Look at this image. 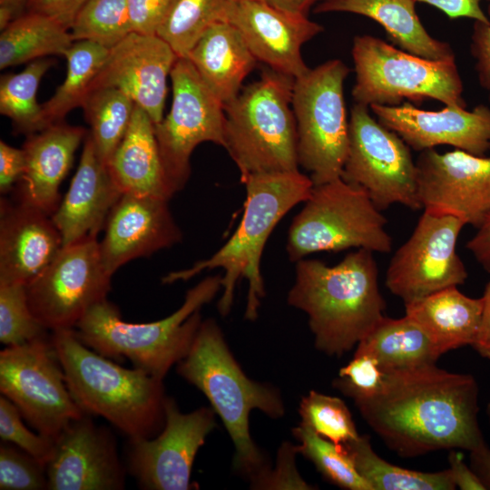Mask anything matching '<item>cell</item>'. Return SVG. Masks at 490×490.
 <instances>
[{
	"mask_svg": "<svg viewBox=\"0 0 490 490\" xmlns=\"http://www.w3.org/2000/svg\"><path fill=\"white\" fill-rule=\"evenodd\" d=\"M384 374L373 356L356 350L352 359L339 369L333 387L355 403L377 393L382 387Z\"/></svg>",
	"mask_w": 490,
	"mask_h": 490,
	"instance_id": "cell-42",
	"label": "cell"
},
{
	"mask_svg": "<svg viewBox=\"0 0 490 490\" xmlns=\"http://www.w3.org/2000/svg\"><path fill=\"white\" fill-rule=\"evenodd\" d=\"M300 423L337 446L359 436L351 413L339 397L311 390L299 403Z\"/></svg>",
	"mask_w": 490,
	"mask_h": 490,
	"instance_id": "cell-39",
	"label": "cell"
},
{
	"mask_svg": "<svg viewBox=\"0 0 490 490\" xmlns=\"http://www.w3.org/2000/svg\"><path fill=\"white\" fill-rule=\"evenodd\" d=\"M27 0H0V29L6 27L26 9Z\"/></svg>",
	"mask_w": 490,
	"mask_h": 490,
	"instance_id": "cell-54",
	"label": "cell"
},
{
	"mask_svg": "<svg viewBox=\"0 0 490 490\" xmlns=\"http://www.w3.org/2000/svg\"><path fill=\"white\" fill-rule=\"evenodd\" d=\"M287 12L308 15L311 6L318 0H256Z\"/></svg>",
	"mask_w": 490,
	"mask_h": 490,
	"instance_id": "cell-55",
	"label": "cell"
},
{
	"mask_svg": "<svg viewBox=\"0 0 490 490\" xmlns=\"http://www.w3.org/2000/svg\"><path fill=\"white\" fill-rule=\"evenodd\" d=\"M294 78L270 68L224 104L225 149L241 182L250 175L299 171L291 106Z\"/></svg>",
	"mask_w": 490,
	"mask_h": 490,
	"instance_id": "cell-7",
	"label": "cell"
},
{
	"mask_svg": "<svg viewBox=\"0 0 490 490\" xmlns=\"http://www.w3.org/2000/svg\"><path fill=\"white\" fill-rule=\"evenodd\" d=\"M17 407L5 397H0V437L15 445L46 466L54 442L30 431Z\"/></svg>",
	"mask_w": 490,
	"mask_h": 490,
	"instance_id": "cell-43",
	"label": "cell"
},
{
	"mask_svg": "<svg viewBox=\"0 0 490 490\" xmlns=\"http://www.w3.org/2000/svg\"><path fill=\"white\" fill-rule=\"evenodd\" d=\"M409 148L398 134L377 122L368 106L355 103L341 178L363 189L380 211L393 204L423 209Z\"/></svg>",
	"mask_w": 490,
	"mask_h": 490,
	"instance_id": "cell-12",
	"label": "cell"
},
{
	"mask_svg": "<svg viewBox=\"0 0 490 490\" xmlns=\"http://www.w3.org/2000/svg\"><path fill=\"white\" fill-rule=\"evenodd\" d=\"M369 108L382 125L416 151L451 145L484 156L490 150V108L484 104L472 111L457 106L426 111L409 102L396 106L373 104Z\"/></svg>",
	"mask_w": 490,
	"mask_h": 490,
	"instance_id": "cell-21",
	"label": "cell"
},
{
	"mask_svg": "<svg viewBox=\"0 0 490 490\" xmlns=\"http://www.w3.org/2000/svg\"><path fill=\"white\" fill-rule=\"evenodd\" d=\"M230 0H172L157 35L186 57L203 32L223 21Z\"/></svg>",
	"mask_w": 490,
	"mask_h": 490,
	"instance_id": "cell-36",
	"label": "cell"
},
{
	"mask_svg": "<svg viewBox=\"0 0 490 490\" xmlns=\"http://www.w3.org/2000/svg\"><path fill=\"white\" fill-rule=\"evenodd\" d=\"M292 433L299 442L297 453L309 459L327 481L348 490H373L342 446L320 436L302 423L292 428Z\"/></svg>",
	"mask_w": 490,
	"mask_h": 490,
	"instance_id": "cell-37",
	"label": "cell"
},
{
	"mask_svg": "<svg viewBox=\"0 0 490 490\" xmlns=\"http://www.w3.org/2000/svg\"><path fill=\"white\" fill-rule=\"evenodd\" d=\"M471 51L480 84L488 91L490 97V24L475 22Z\"/></svg>",
	"mask_w": 490,
	"mask_h": 490,
	"instance_id": "cell-48",
	"label": "cell"
},
{
	"mask_svg": "<svg viewBox=\"0 0 490 490\" xmlns=\"http://www.w3.org/2000/svg\"><path fill=\"white\" fill-rule=\"evenodd\" d=\"M466 223L460 219L424 210L409 239L388 265L386 285L404 304L465 283L467 271L456 253Z\"/></svg>",
	"mask_w": 490,
	"mask_h": 490,
	"instance_id": "cell-15",
	"label": "cell"
},
{
	"mask_svg": "<svg viewBox=\"0 0 490 490\" xmlns=\"http://www.w3.org/2000/svg\"><path fill=\"white\" fill-rule=\"evenodd\" d=\"M186 57L223 105L240 93L257 63L240 32L225 20L209 26Z\"/></svg>",
	"mask_w": 490,
	"mask_h": 490,
	"instance_id": "cell-27",
	"label": "cell"
},
{
	"mask_svg": "<svg viewBox=\"0 0 490 490\" xmlns=\"http://www.w3.org/2000/svg\"><path fill=\"white\" fill-rule=\"evenodd\" d=\"M416 0H321L317 14L346 12L367 16L378 23L402 50L430 59L455 58L447 43L432 37L415 9Z\"/></svg>",
	"mask_w": 490,
	"mask_h": 490,
	"instance_id": "cell-29",
	"label": "cell"
},
{
	"mask_svg": "<svg viewBox=\"0 0 490 490\" xmlns=\"http://www.w3.org/2000/svg\"><path fill=\"white\" fill-rule=\"evenodd\" d=\"M168 200L122 193L109 214L101 254L113 276L129 261L148 257L182 239L168 206Z\"/></svg>",
	"mask_w": 490,
	"mask_h": 490,
	"instance_id": "cell-22",
	"label": "cell"
},
{
	"mask_svg": "<svg viewBox=\"0 0 490 490\" xmlns=\"http://www.w3.org/2000/svg\"><path fill=\"white\" fill-rule=\"evenodd\" d=\"M74 41L70 30L56 20L25 11L0 34V69L44 58L64 55Z\"/></svg>",
	"mask_w": 490,
	"mask_h": 490,
	"instance_id": "cell-31",
	"label": "cell"
},
{
	"mask_svg": "<svg viewBox=\"0 0 490 490\" xmlns=\"http://www.w3.org/2000/svg\"><path fill=\"white\" fill-rule=\"evenodd\" d=\"M380 211L363 189L341 177L314 185L289 230V260L350 248L388 253L393 242Z\"/></svg>",
	"mask_w": 490,
	"mask_h": 490,
	"instance_id": "cell-9",
	"label": "cell"
},
{
	"mask_svg": "<svg viewBox=\"0 0 490 490\" xmlns=\"http://www.w3.org/2000/svg\"><path fill=\"white\" fill-rule=\"evenodd\" d=\"M122 194L87 133L77 171L51 216L62 237L63 247L97 237Z\"/></svg>",
	"mask_w": 490,
	"mask_h": 490,
	"instance_id": "cell-24",
	"label": "cell"
},
{
	"mask_svg": "<svg viewBox=\"0 0 490 490\" xmlns=\"http://www.w3.org/2000/svg\"><path fill=\"white\" fill-rule=\"evenodd\" d=\"M54 64L52 58H40L28 63L18 74L1 76L0 113L11 119L17 133L28 136L48 127L36 93L42 77Z\"/></svg>",
	"mask_w": 490,
	"mask_h": 490,
	"instance_id": "cell-35",
	"label": "cell"
},
{
	"mask_svg": "<svg viewBox=\"0 0 490 490\" xmlns=\"http://www.w3.org/2000/svg\"><path fill=\"white\" fill-rule=\"evenodd\" d=\"M358 472L373 490H454L449 469L421 472L400 467L380 457L373 449L370 438L362 435L342 446Z\"/></svg>",
	"mask_w": 490,
	"mask_h": 490,
	"instance_id": "cell-32",
	"label": "cell"
},
{
	"mask_svg": "<svg viewBox=\"0 0 490 490\" xmlns=\"http://www.w3.org/2000/svg\"><path fill=\"white\" fill-rule=\"evenodd\" d=\"M485 413L488 419V423L490 425V402L486 406Z\"/></svg>",
	"mask_w": 490,
	"mask_h": 490,
	"instance_id": "cell-56",
	"label": "cell"
},
{
	"mask_svg": "<svg viewBox=\"0 0 490 490\" xmlns=\"http://www.w3.org/2000/svg\"><path fill=\"white\" fill-rule=\"evenodd\" d=\"M449 451L448 469L456 487L461 490H486L471 466L465 463L463 455L456 449Z\"/></svg>",
	"mask_w": 490,
	"mask_h": 490,
	"instance_id": "cell-50",
	"label": "cell"
},
{
	"mask_svg": "<svg viewBox=\"0 0 490 490\" xmlns=\"http://www.w3.org/2000/svg\"><path fill=\"white\" fill-rule=\"evenodd\" d=\"M112 277L97 237L86 238L63 247L25 286L29 307L47 330L74 328L92 307L107 299Z\"/></svg>",
	"mask_w": 490,
	"mask_h": 490,
	"instance_id": "cell-14",
	"label": "cell"
},
{
	"mask_svg": "<svg viewBox=\"0 0 490 490\" xmlns=\"http://www.w3.org/2000/svg\"><path fill=\"white\" fill-rule=\"evenodd\" d=\"M50 490H121L126 467L111 431L89 415L72 421L56 438L45 466Z\"/></svg>",
	"mask_w": 490,
	"mask_h": 490,
	"instance_id": "cell-18",
	"label": "cell"
},
{
	"mask_svg": "<svg viewBox=\"0 0 490 490\" xmlns=\"http://www.w3.org/2000/svg\"><path fill=\"white\" fill-rule=\"evenodd\" d=\"M172 103L154 124L168 183L175 194L191 175L190 159L201 143L225 147L224 105L201 79L187 57H178L171 72Z\"/></svg>",
	"mask_w": 490,
	"mask_h": 490,
	"instance_id": "cell-13",
	"label": "cell"
},
{
	"mask_svg": "<svg viewBox=\"0 0 490 490\" xmlns=\"http://www.w3.org/2000/svg\"><path fill=\"white\" fill-rule=\"evenodd\" d=\"M482 299L481 325L473 348L481 357L490 359V280L485 287Z\"/></svg>",
	"mask_w": 490,
	"mask_h": 490,
	"instance_id": "cell-52",
	"label": "cell"
},
{
	"mask_svg": "<svg viewBox=\"0 0 490 490\" xmlns=\"http://www.w3.org/2000/svg\"><path fill=\"white\" fill-rule=\"evenodd\" d=\"M0 209V282L26 286L62 250V237L35 207L2 199Z\"/></svg>",
	"mask_w": 490,
	"mask_h": 490,
	"instance_id": "cell-23",
	"label": "cell"
},
{
	"mask_svg": "<svg viewBox=\"0 0 490 490\" xmlns=\"http://www.w3.org/2000/svg\"><path fill=\"white\" fill-rule=\"evenodd\" d=\"M177 373L210 401L234 445L233 465L250 480L269 466L251 438L249 416L258 409L279 418L285 407L279 390L249 378L230 352L220 328L212 318L201 321Z\"/></svg>",
	"mask_w": 490,
	"mask_h": 490,
	"instance_id": "cell-5",
	"label": "cell"
},
{
	"mask_svg": "<svg viewBox=\"0 0 490 490\" xmlns=\"http://www.w3.org/2000/svg\"><path fill=\"white\" fill-rule=\"evenodd\" d=\"M384 371L435 364L441 356L427 335L411 318L383 317L358 343Z\"/></svg>",
	"mask_w": 490,
	"mask_h": 490,
	"instance_id": "cell-30",
	"label": "cell"
},
{
	"mask_svg": "<svg viewBox=\"0 0 490 490\" xmlns=\"http://www.w3.org/2000/svg\"><path fill=\"white\" fill-rule=\"evenodd\" d=\"M122 193L170 201L174 195L162 162L154 122L135 105L130 126L108 164Z\"/></svg>",
	"mask_w": 490,
	"mask_h": 490,
	"instance_id": "cell-26",
	"label": "cell"
},
{
	"mask_svg": "<svg viewBox=\"0 0 490 490\" xmlns=\"http://www.w3.org/2000/svg\"><path fill=\"white\" fill-rule=\"evenodd\" d=\"M287 301L308 315L316 348L330 357L357 347L386 309L373 252L364 249L334 266L318 260L297 261Z\"/></svg>",
	"mask_w": 490,
	"mask_h": 490,
	"instance_id": "cell-2",
	"label": "cell"
},
{
	"mask_svg": "<svg viewBox=\"0 0 490 490\" xmlns=\"http://www.w3.org/2000/svg\"><path fill=\"white\" fill-rule=\"evenodd\" d=\"M352 58L356 103L396 106L404 100L421 103L434 99L446 106L466 108L455 58L426 59L367 34L354 38Z\"/></svg>",
	"mask_w": 490,
	"mask_h": 490,
	"instance_id": "cell-8",
	"label": "cell"
},
{
	"mask_svg": "<svg viewBox=\"0 0 490 490\" xmlns=\"http://www.w3.org/2000/svg\"><path fill=\"white\" fill-rule=\"evenodd\" d=\"M425 211L448 214L479 228L490 217V158L461 150L422 151L416 162Z\"/></svg>",
	"mask_w": 490,
	"mask_h": 490,
	"instance_id": "cell-17",
	"label": "cell"
},
{
	"mask_svg": "<svg viewBox=\"0 0 490 490\" xmlns=\"http://www.w3.org/2000/svg\"><path fill=\"white\" fill-rule=\"evenodd\" d=\"M25 170L23 149L15 148L5 142H0V192H9L14 185L22 180Z\"/></svg>",
	"mask_w": 490,
	"mask_h": 490,
	"instance_id": "cell-46",
	"label": "cell"
},
{
	"mask_svg": "<svg viewBox=\"0 0 490 490\" xmlns=\"http://www.w3.org/2000/svg\"><path fill=\"white\" fill-rule=\"evenodd\" d=\"M466 248L483 268L490 273V217L467 242Z\"/></svg>",
	"mask_w": 490,
	"mask_h": 490,
	"instance_id": "cell-51",
	"label": "cell"
},
{
	"mask_svg": "<svg viewBox=\"0 0 490 490\" xmlns=\"http://www.w3.org/2000/svg\"><path fill=\"white\" fill-rule=\"evenodd\" d=\"M436 7L448 17H467L475 22L490 24V20L481 8L482 0H416ZM490 1V0H489Z\"/></svg>",
	"mask_w": 490,
	"mask_h": 490,
	"instance_id": "cell-49",
	"label": "cell"
},
{
	"mask_svg": "<svg viewBox=\"0 0 490 490\" xmlns=\"http://www.w3.org/2000/svg\"><path fill=\"white\" fill-rule=\"evenodd\" d=\"M246 201L241 220L229 240L212 256L187 269L168 273L163 284L189 280L204 270H224L221 277L222 295L218 301L221 316L230 313L238 281L249 282L244 317L255 320L265 289L260 272V260L265 244L278 222L295 205L306 201L314 183L299 171L258 173L243 181Z\"/></svg>",
	"mask_w": 490,
	"mask_h": 490,
	"instance_id": "cell-3",
	"label": "cell"
},
{
	"mask_svg": "<svg viewBox=\"0 0 490 490\" xmlns=\"http://www.w3.org/2000/svg\"><path fill=\"white\" fill-rule=\"evenodd\" d=\"M133 100L115 87L89 91L82 103L96 152L107 165L123 139L135 108Z\"/></svg>",
	"mask_w": 490,
	"mask_h": 490,
	"instance_id": "cell-33",
	"label": "cell"
},
{
	"mask_svg": "<svg viewBox=\"0 0 490 490\" xmlns=\"http://www.w3.org/2000/svg\"><path fill=\"white\" fill-rule=\"evenodd\" d=\"M470 466L486 490H490V447L485 443L470 451Z\"/></svg>",
	"mask_w": 490,
	"mask_h": 490,
	"instance_id": "cell-53",
	"label": "cell"
},
{
	"mask_svg": "<svg viewBox=\"0 0 490 490\" xmlns=\"http://www.w3.org/2000/svg\"><path fill=\"white\" fill-rule=\"evenodd\" d=\"M164 414V426L158 435L129 440L126 469L142 489H191L193 462L206 437L217 427L216 413L211 407H201L185 414L166 397Z\"/></svg>",
	"mask_w": 490,
	"mask_h": 490,
	"instance_id": "cell-16",
	"label": "cell"
},
{
	"mask_svg": "<svg viewBox=\"0 0 490 490\" xmlns=\"http://www.w3.org/2000/svg\"><path fill=\"white\" fill-rule=\"evenodd\" d=\"M0 392L38 434L54 442L84 415L67 387L51 336L0 352Z\"/></svg>",
	"mask_w": 490,
	"mask_h": 490,
	"instance_id": "cell-11",
	"label": "cell"
},
{
	"mask_svg": "<svg viewBox=\"0 0 490 490\" xmlns=\"http://www.w3.org/2000/svg\"><path fill=\"white\" fill-rule=\"evenodd\" d=\"M0 489H48L45 465L15 445L3 441L0 445Z\"/></svg>",
	"mask_w": 490,
	"mask_h": 490,
	"instance_id": "cell-41",
	"label": "cell"
},
{
	"mask_svg": "<svg viewBox=\"0 0 490 490\" xmlns=\"http://www.w3.org/2000/svg\"><path fill=\"white\" fill-rule=\"evenodd\" d=\"M172 0H127L132 32L156 34Z\"/></svg>",
	"mask_w": 490,
	"mask_h": 490,
	"instance_id": "cell-45",
	"label": "cell"
},
{
	"mask_svg": "<svg viewBox=\"0 0 490 490\" xmlns=\"http://www.w3.org/2000/svg\"><path fill=\"white\" fill-rule=\"evenodd\" d=\"M406 316L416 323L440 355L476 340L483 299L470 298L450 287L405 304Z\"/></svg>",
	"mask_w": 490,
	"mask_h": 490,
	"instance_id": "cell-28",
	"label": "cell"
},
{
	"mask_svg": "<svg viewBox=\"0 0 490 490\" xmlns=\"http://www.w3.org/2000/svg\"><path fill=\"white\" fill-rule=\"evenodd\" d=\"M221 289V276H209L190 289L170 316L148 323L126 322L107 299L95 304L74 331L87 347L111 359L126 358L135 368L162 379L189 352L202 321L201 309Z\"/></svg>",
	"mask_w": 490,
	"mask_h": 490,
	"instance_id": "cell-6",
	"label": "cell"
},
{
	"mask_svg": "<svg viewBox=\"0 0 490 490\" xmlns=\"http://www.w3.org/2000/svg\"><path fill=\"white\" fill-rule=\"evenodd\" d=\"M108 48L86 40L74 41L64 57L66 76L54 95L43 105L48 126L61 122L69 112L81 107L90 85L106 60Z\"/></svg>",
	"mask_w": 490,
	"mask_h": 490,
	"instance_id": "cell-34",
	"label": "cell"
},
{
	"mask_svg": "<svg viewBox=\"0 0 490 490\" xmlns=\"http://www.w3.org/2000/svg\"><path fill=\"white\" fill-rule=\"evenodd\" d=\"M384 373L379 391L355 405L390 450L412 458L438 450L470 452L485 444L472 375L436 363Z\"/></svg>",
	"mask_w": 490,
	"mask_h": 490,
	"instance_id": "cell-1",
	"label": "cell"
},
{
	"mask_svg": "<svg viewBox=\"0 0 490 490\" xmlns=\"http://www.w3.org/2000/svg\"><path fill=\"white\" fill-rule=\"evenodd\" d=\"M87 0H27L28 12L49 16L70 30L74 17Z\"/></svg>",
	"mask_w": 490,
	"mask_h": 490,
	"instance_id": "cell-47",
	"label": "cell"
},
{
	"mask_svg": "<svg viewBox=\"0 0 490 490\" xmlns=\"http://www.w3.org/2000/svg\"><path fill=\"white\" fill-rule=\"evenodd\" d=\"M70 33L74 41L86 40L113 48L132 33L127 0H87L74 17Z\"/></svg>",
	"mask_w": 490,
	"mask_h": 490,
	"instance_id": "cell-38",
	"label": "cell"
},
{
	"mask_svg": "<svg viewBox=\"0 0 490 490\" xmlns=\"http://www.w3.org/2000/svg\"><path fill=\"white\" fill-rule=\"evenodd\" d=\"M46 331L31 311L25 285L0 282L1 343L21 345L45 336Z\"/></svg>",
	"mask_w": 490,
	"mask_h": 490,
	"instance_id": "cell-40",
	"label": "cell"
},
{
	"mask_svg": "<svg viewBox=\"0 0 490 490\" xmlns=\"http://www.w3.org/2000/svg\"><path fill=\"white\" fill-rule=\"evenodd\" d=\"M296 446L282 444L278 453L277 465L269 467L251 479V487L256 489H314L299 475L295 464Z\"/></svg>",
	"mask_w": 490,
	"mask_h": 490,
	"instance_id": "cell-44",
	"label": "cell"
},
{
	"mask_svg": "<svg viewBox=\"0 0 490 490\" xmlns=\"http://www.w3.org/2000/svg\"><path fill=\"white\" fill-rule=\"evenodd\" d=\"M87 133L81 126L61 122L28 135L22 148L25 170L20 181L19 201L52 216L60 203V184Z\"/></svg>",
	"mask_w": 490,
	"mask_h": 490,
	"instance_id": "cell-25",
	"label": "cell"
},
{
	"mask_svg": "<svg viewBox=\"0 0 490 490\" xmlns=\"http://www.w3.org/2000/svg\"><path fill=\"white\" fill-rule=\"evenodd\" d=\"M224 20L240 32L257 61L294 79L309 70L301 55L302 45L323 31L308 15L256 0H230Z\"/></svg>",
	"mask_w": 490,
	"mask_h": 490,
	"instance_id": "cell-20",
	"label": "cell"
},
{
	"mask_svg": "<svg viewBox=\"0 0 490 490\" xmlns=\"http://www.w3.org/2000/svg\"><path fill=\"white\" fill-rule=\"evenodd\" d=\"M178 57L157 34L132 32L109 50L89 91L99 87L118 88L156 124L163 118L167 77Z\"/></svg>",
	"mask_w": 490,
	"mask_h": 490,
	"instance_id": "cell-19",
	"label": "cell"
},
{
	"mask_svg": "<svg viewBox=\"0 0 490 490\" xmlns=\"http://www.w3.org/2000/svg\"><path fill=\"white\" fill-rule=\"evenodd\" d=\"M349 68L328 60L293 83L291 106L297 124L298 160L314 185L341 177L348 149L343 86Z\"/></svg>",
	"mask_w": 490,
	"mask_h": 490,
	"instance_id": "cell-10",
	"label": "cell"
},
{
	"mask_svg": "<svg viewBox=\"0 0 490 490\" xmlns=\"http://www.w3.org/2000/svg\"><path fill=\"white\" fill-rule=\"evenodd\" d=\"M51 340L67 387L84 414L103 417L129 440L160 433L167 397L162 379L121 367L84 345L73 328L52 331Z\"/></svg>",
	"mask_w": 490,
	"mask_h": 490,
	"instance_id": "cell-4",
	"label": "cell"
}]
</instances>
